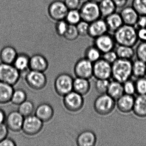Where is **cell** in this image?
<instances>
[{"mask_svg": "<svg viewBox=\"0 0 146 146\" xmlns=\"http://www.w3.org/2000/svg\"><path fill=\"white\" fill-rule=\"evenodd\" d=\"M145 76H146V75H145Z\"/></svg>", "mask_w": 146, "mask_h": 146, "instance_id": "f5cc1de1", "label": "cell"}, {"mask_svg": "<svg viewBox=\"0 0 146 146\" xmlns=\"http://www.w3.org/2000/svg\"><path fill=\"white\" fill-rule=\"evenodd\" d=\"M43 122L35 115L25 117L22 130L28 135L34 136L39 133L42 129Z\"/></svg>", "mask_w": 146, "mask_h": 146, "instance_id": "9c48e42d", "label": "cell"}, {"mask_svg": "<svg viewBox=\"0 0 146 146\" xmlns=\"http://www.w3.org/2000/svg\"><path fill=\"white\" fill-rule=\"evenodd\" d=\"M115 106L116 100L107 94H100L94 102V109L98 114L102 116L111 113Z\"/></svg>", "mask_w": 146, "mask_h": 146, "instance_id": "3957f363", "label": "cell"}, {"mask_svg": "<svg viewBox=\"0 0 146 146\" xmlns=\"http://www.w3.org/2000/svg\"><path fill=\"white\" fill-rule=\"evenodd\" d=\"M118 58L131 60L135 54L133 47L118 45L115 50Z\"/></svg>", "mask_w": 146, "mask_h": 146, "instance_id": "f1b7e54d", "label": "cell"}, {"mask_svg": "<svg viewBox=\"0 0 146 146\" xmlns=\"http://www.w3.org/2000/svg\"><path fill=\"white\" fill-rule=\"evenodd\" d=\"M54 111L52 107L47 103H42L36 108L35 115L43 123L48 122L52 118Z\"/></svg>", "mask_w": 146, "mask_h": 146, "instance_id": "d6986e66", "label": "cell"}, {"mask_svg": "<svg viewBox=\"0 0 146 146\" xmlns=\"http://www.w3.org/2000/svg\"><path fill=\"white\" fill-rule=\"evenodd\" d=\"M79 36L76 25H69L66 32L63 37L68 41H74Z\"/></svg>", "mask_w": 146, "mask_h": 146, "instance_id": "8d00e7d4", "label": "cell"}, {"mask_svg": "<svg viewBox=\"0 0 146 146\" xmlns=\"http://www.w3.org/2000/svg\"><path fill=\"white\" fill-rule=\"evenodd\" d=\"M135 52L137 58L146 63V42H141Z\"/></svg>", "mask_w": 146, "mask_h": 146, "instance_id": "f35d334b", "label": "cell"}, {"mask_svg": "<svg viewBox=\"0 0 146 146\" xmlns=\"http://www.w3.org/2000/svg\"><path fill=\"white\" fill-rule=\"evenodd\" d=\"M74 78L67 73H60L57 76L54 81V89L60 96L64 97L73 90Z\"/></svg>", "mask_w": 146, "mask_h": 146, "instance_id": "8992f818", "label": "cell"}, {"mask_svg": "<svg viewBox=\"0 0 146 146\" xmlns=\"http://www.w3.org/2000/svg\"><path fill=\"white\" fill-rule=\"evenodd\" d=\"M110 82L109 79H97L95 84L96 91L100 94H107Z\"/></svg>", "mask_w": 146, "mask_h": 146, "instance_id": "d590c367", "label": "cell"}, {"mask_svg": "<svg viewBox=\"0 0 146 146\" xmlns=\"http://www.w3.org/2000/svg\"><path fill=\"white\" fill-rule=\"evenodd\" d=\"M135 82L136 93L138 95L146 94V77L137 78Z\"/></svg>", "mask_w": 146, "mask_h": 146, "instance_id": "74e56055", "label": "cell"}, {"mask_svg": "<svg viewBox=\"0 0 146 146\" xmlns=\"http://www.w3.org/2000/svg\"><path fill=\"white\" fill-rule=\"evenodd\" d=\"M14 90L12 85L0 82V104L10 102Z\"/></svg>", "mask_w": 146, "mask_h": 146, "instance_id": "484cf974", "label": "cell"}, {"mask_svg": "<svg viewBox=\"0 0 146 146\" xmlns=\"http://www.w3.org/2000/svg\"><path fill=\"white\" fill-rule=\"evenodd\" d=\"M137 30L138 41L146 42V28H141Z\"/></svg>", "mask_w": 146, "mask_h": 146, "instance_id": "7dc6e473", "label": "cell"}, {"mask_svg": "<svg viewBox=\"0 0 146 146\" xmlns=\"http://www.w3.org/2000/svg\"><path fill=\"white\" fill-rule=\"evenodd\" d=\"M17 146V144L14 140L7 137L0 142V146Z\"/></svg>", "mask_w": 146, "mask_h": 146, "instance_id": "c3c4849f", "label": "cell"}, {"mask_svg": "<svg viewBox=\"0 0 146 146\" xmlns=\"http://www.w3.org/2000/svg\"><path fill=\"white\" fill-rule=\"evenodd\" d=\"M90 1L99 4V3H100L102 1V0H90Z\"/></svg>", "mask_w": 146, "mask_h": 146, "instance_id": "816d5d0a", "label": "cell"}, {"mask_svg": "<svg viewBox=\"0 0 146 146\" xmlns=\"http://www.w3.org/2000/svg\"><path fill=\"white\" fill-rule=\"evenodd\" d=\"M146 63L137 59L132 62V76L136 78L145 76Z\"/></svg>", "mask_w": 146, "mask_h": 146, "instance_id": "f546056e", "label": "cell"}, {"mask_svg": "<svg viewBox=\"0 0 146 146\" xmlns=\"http://www.w3.org/2000/svg\"><path fill=\"white\" fill-rule=\"evenodd\" d=\"M6 115L5 111L0 108V124L4 123L5 121Z\"/></svg>", "mask_w": 146, "mask_h": 146, "instance_id": "f907efd6", "label": "cell"}, {"mask_svg": "<svg viewBox=\"0 0 146 146\" xmlns=\"http://www.w3.org/2000/svg\"><path fill=\"white\" fill-rule=\"evenodd\" d=\"M109 33H114L124 23L119 13L115 12L104 18Z\"/></svg>", "mask_w": 146, "mask_h": 146, "instance_id": "44dd1931", "label": "cell"}, {"mask_svg": "<svg viewBox=\"0 0 146 146\" xmlns=\"http://www.w3.org/2000/svg\"><path fill=\"white\" fill-rule=\"evenodd\" d=\"M137 30L135 26L124 24L113 33L116 44L134 47L138 41Z\"/></svg>", "mask_w": 146, "mask_h": 146, "instance_id": "6da1fadb", "label": "cell"}, {"mask_svg": "<svg viewBox=\"0 0 146 146\" xmlns=\"http://www.w3.org/2000/svg\"><path fill=\"white\" fill-rule=\"evenodd\" d=\"M132 111L139 117H146V94L138 95L135 98Z\"/></svg>", "mask_w": 146, "mask_h": 146, "instance_id": "7402d4cb", "label": "cell"}, {"mask_svg": "<svg viewBox=\"0 0 146 146\" xmlns=\"http://www.w3.org/2000/svg\"><path fill=\"white\" fill-rule=\"evenodd\" d=\"M63 103L68 111L76 112L82 108L84 100L83 96L72 90L64 96Z\"/></svg>", "mask_w": 146, "mask_h": 146, "instance_id": "ba28073f", "label": "cell"}, {"mask_svg": "<svg viewBox=\"0 0 146 146\" xmlns=\"http://www.w3.org/2000/svg\"><path fill=\"white\" fill-rule=\"evenodd\" d=\"M8 129L5 124H0V142L7 136Z\"/></svg>", "mask_w": 146, "mask_h": 146, "instance_id": "bcb514c9", "label": "cell"}, {"mask_svg": "<svg viewBox=\"0 0 146 146\" xmlns=\"http://www.w3.org/2000/svg\"><path fill=\"white\" fill-rule=\"evenodd\" d=\"M65 20L70 25H76L82 20L79 10H69Z\"/></svg>", "mask_w": 146, "mask_h": 146, "instance_id": "d6a6232c", "label": "cell"}, {"mask_svg": "<svg viewBox=\"0 0 146 146\" xmlns=\"http://www.w3.org/2000/svg\"><path fill=\"white\" fill-rule=\"evenodd\" d=\"M81 0H64V3L69 10L79 9Z\"/></svg>", "mask_w": 146, "mask_h": 146, "instance_id": "ee69618b", "label": "cell"}, {"mask_svg": "<svg viewBox=\"0 0 146 146\" xmlns=\"http://www.w3.org/2000/svg\"><path fill=\"white\" fill-rule=\"evenodd\" d=\"M132 76V62L131 60L118 58L112 64L111 77L113 80L123 83Z\"/></svg>", "mask_w": 146, "mask_h": 146, "instance_id": "7a4b0ae2", "label": "cell"}, {"mask_svg": "<svg viewBox=\"0 0 146 146\" xmlns=\"http://www.w3.org/2000/svg\"><path fill=\"white\" fill-rule=\"evenodd\" d=\"M135 27L137 29L146 28V16H139Z\"/></svg>", "mask_w": 146, "mask_h": 146, "instance_id": "f6af8a7d", "label": "cell"}, {"mask_svg": "<svg viewBox=\"0 0 146 146\" xmlns=\"http://www.w3.org/2000/svg\"><path fill=\"white\" fill-rule=\"evenodd\" d=\"M108 32L105 19L100 18L90 23L88 36L93 39Z\"/></svg>", "mask_w": 146, "mask_h": 146, "instance_id": "9a60e30c", "label": "cell"}, {"mask_svg": "<svg viewBox=\"0 0 146 146\" xmlns=\"http://www.w3.org/2000/svg\"><path fill=\"white\" fill-rule=\"evenodd\" d=\"M81 1H82V0H81Z\"/></svg>", "mask_w": 146, "mask_h": 146, "instance_id": "db71d44e", "label": "cell"}, {"mask_svg": "<svg viewBox=\"0 0 146 146\" xmlns=\"http://www.w3.org/2000/svg\"><path fill=\"white\" fill-rule=\"evenodd\" d=\"M48 67V61L43 55L36 54L30 57V70L44 72Z\"/></svg>", "mask_w": 146, "mask_h": 146, "instance_id": "e0dca14e", "label": "cell"}, {"mask_svg": "<svg viewBox=\"0 0 146 146\" xmlns=\"http://www.w3.org/2000/svg\"><path fill=\"white\" fill-rule=\"evenodd\" d=\"M94 44L102 53L114 50L116 42L113 35L107 33L94 39Z\"/></svg>", "mask_w": 146, "mask_h": 146, "instance_id": "4fadbf2b", "label": "cell"}, {"mask_svg": "<svg viewBox=\"0 0 146 146\" xmlns=\"http://www.w3.org/2000/svg\"><path fill=\"white\" fill-rule=\"evenodd\" d=\"M68 11L64 1L55 0L48 6V13L51 19L57 22L65 19Z\"/></svg>", "mask_w": 146, "mask_h": 146, "instance_id": "30bf717a", "label": "cell"}, {"mask_svg": "<svg viewBox=\"0 0 146 146\" xmlns=\"http://www.w3.org/2000/svg\"><path fill=\"white\" fill-rule=\"evenodd\" d=\"M135 97L134 96L124 94L116 100L118 110L123 113H127L133 110Z\"/></svg>", "mask_w": 146, "mask_h": 146, "instance_id": "2e32d148", "label": "cell"}, {"mask_svg": "<svg viewBox=\"0 0 146 146\" xmlns=\"http://www.w3.org/2000/svg\"><path fill=\"white\" fill-rule=\"evenodd\" d=\"M99 6L101 17L104 18L116 12L117 9L112 0H102Z\"/></svg>", "mask_w": 146, "mask_h": 146, "instance_id": "83f0119b", "label": "cell"}, {"mask_svg": "<svg viewBox=\"0 0 146 146\" xmlns=\"http://www.w3.org/2000/svg\"><path fill=\"white\" fill-rule=\"evenodd\" d=\"M78 10L82 20L89 23L101 18L99 4L90 0H86L81 4Z\"/></svg>", "mask_w": 146, "mask_h": 146, "instance_id": "277c9868", "label": "cell"}, {"mask_svg": "<svg viewBox=\"0 0 146 146\" xmlns=\"http://www.w3.org/2000/svg\"><path fill=\"white\" fill-rule=\"evenodd\" d=\"M17 54V50L13 47L5 46L0 51V60L2 63L13 64Z\"/></svg>", "mask_w": 146, "mask_h": 146, "instance_id": "603a6c76", "label": "cell"}, {"mask_svg": "<svg viewBox=\"0 0 146 146\" xmlns=\"http://www.w3.org/2000/svg\"><path fill=\"white\" fill-rule=\"evenodd\" d=\"M90 89V84L89 79L77 77L74 78L73 91L83 96L88 93Z\"/></svg>", "mask_w": 146, "mask_h": 146, "instance_id": "cb8c5ba5", "label": "cell"}, {"mask_svg": "<svg viewBox=\"0 0 146 146\" xmlns=\"http://www.w3.org/2000/svg\"><path fill=\"white\" fill-rule=\"evenodd\" d=\"M27 94L24 90L17 89L13 91L11 102L14 105L19 106L27 100Z\"/></svg>", "mask_w": 146, "mask_h": 146, "instance_id": "836d02e7", "label": "cell"}, {"mask_svg": "<svg viewBox=\"0 0 146 146\" xmlns=\"http://www.w3.org/2000/svg\"><path fill=\"white\" fill-rule=\"evenodd\" d=\"M25 80L29 87L35 90H40L45 88L47 80L44 72L30 70L26 72Z\"/></svg>", "mask_w": 146, "mask_h": 146, "instance_id": "52a82bcc", "label": "cell"}, {"mask_svg": "<svg viewBox=\"0 0 146 146\" xmlns=\"http://www.w3.org/2000/svg\"><path fill=\"white\" fill-rule=\"evenodd\" d=\"M117 8H122L126 6L128 0H112Z\"/></svg>", "mask_w": 146, "mask_h": 146, "instance_id": "681fc988", "label": "cell"}, {"mask_svg": "<svg viewBox=\"0 0 146 146\" xmlns=\"http://www.w3.org/2000/svg\"><path fill=\"white\" fill-rule=\"evenodd\" d=\"M111 75L112 64L102 58L93 63V76L96 79H109Z\"/></svg>", "mask_w": 146, "mask_h": 146, "instance_id": "8fae6325", "label": "cell"}, {"mask_svg": "<svg viewBox=\"0 0 146 146\" xmlns=\"http://www.w3.org/2000/svg\"><path fill=\"white\" fill-rule=\"evenodd\" d=\"M102 58L112 64L118 58L115 51L113 50L102 54Z\"/></svg>", "mask_w": 146, "mask_h": 146, "instance_id": "7bdbcfd3", "label": "cell"}, {"mask_svg": "<svg viewBox=\"0 0 146 146\" xmlns=\"http://www.w3.org/2000/svg\"><path fill=\"white\" fill-rule=\"evenodd\" d=\"M102 53L94 45L88 47L84 52V58L94 63L101 58Z\"/></svg>", "mask_w": 146, "mask_h": 146, "instance_id": "4dcf8cb0", "label": "cell"}, {"mask_svg": "<svg viewBox=\"0 0 146 146\" xmlns=\"http://www.w3.org/2000/svg\"><path fill=\"white\" fill-rule=\"evenodd\" d=\"M69 25L65 19L57 21L55 25V30L57 35L63 37L67 31Z\"/></svg>", "mask_w": 146, "mask_h": 146, "instance_id": "ab89813d", "label": "cell"}, {"mask_svg": "<svg viewBox=\"0 0 146 146\" xmlns=\"http://www.w3.org/2000/svg\"><path fill=\"white\" fill-rule=\"evenodd\" d=\"M107 94L115 100H117L124 94L123 83L114 80L110 82Z\"/></svg>", "mask_w": 146, "mask_h": 146, "instance_id": "4316f807", "label": "cell"}, {"mask_svg": "<svg viewBox=\"0 0 146 146\" xmlns=\"http://www.w3.org/2000/svg\"><path fill=\"white\" fill-rule=\"evenodd\" d=\"M124 24L135 26L139 15L132 6H125L119 13Z\"/></svg>", "mask_w": 146, "mask_h": 146, "instance_id": "ac0fdd59", "label": "cell"}, {"mask_svg": "<svg viewBox=\"0 0 146 146\" xmlns=\"http://www.w3.org/2000/svg\"><path fill=\"white\" fill-rule=\"evenodd\" d=\"M124 93L127 94L134 95L136 93L135 82L130 79L127 80L123 83Z\"/></svg>", "mask_w": 146, "mask_h": 146, "instance_id": "b9f144b4", "label": "cell"}, {"mask_svg": "<svg viewBox=\"0 0 146 146\" xmlns=\"http://www.w3.org/2000/svg\"><path fill=\"white\" fill-rule=\"evenodd\" d=\"M131 6L139 16H146V0H132Z\"/></svg>", "mask_w": 146, "mask_h": 146, "instance_id": "e575fe53", "label": "cell"}, {"mask_svg": "<svg viewBox=\"0 0 146 146\" xmlns=\"http://www.w3.org/2000/svg\"><path fill=\"white\" fill-rule=\"evenodd\" d=\"M89 25V23L82 20L76 25L79 36H88Z\"/></svg>", "mask_w": 146, "mask_h": 146, "instance_id": "60d3db41", "label": "cell"}, {"mask_svg": "<svg viewBox=\"0 0 146 146\" xmlns=\"http://www.w3.org/2000/svg\"><path fill=\"white\" fill-rule=\"evenodd\" d=\"M24 118L18 111H12L6 116L5 124L8 129L13 132H19L22 129Z\"/></svg>", "mask_w": 146, "mask_h": 146, "instance_id": "5bb4252c", "label": "cell"}, {"mask_svg": "<svg viewBox=\"0 0 146 146\" xmlns=\"http://www.w3.org/2000/svg\"><path fill=\"white\" fill-rule=\"evenodd\" d=\"M20 74L13 64L0 63V82L14 86L19 81Z\"/></svg>", "mask_w": 146, "mask_h": 146, "instance_id": "5b68a950", "label": "cell"}, {"mask_svg": "<svg viewBox=\"0 0 146 146\" xmlns=\"http://www.w3.org/2000/svg\"><path fill=\"white\" fill-rule=\"evenodd\" d=\"M30 59L27 54H18L13 64L20 73L25 72L29 70Z\"/></svg>", "mask_w": 146, "mask_h": 146, "instance_id": "d4e9b609", "label": "cell"}, {"mask_svg": "<svg viewBox=\"0 0 146 146\" xmlns=\"http://www.w3.org/2000/svg\"><path fill=\"white\" fill-rule=\"evenodd\" d=\"M96 141L97 137L95 133L90 130L82 131L76 138V144L78 146H94Z\"/></svg>", "mask_w": 146, "mask_h": 146, "instance_id": "ffe728a7", "label": "cell"}, {"mask_svg": "<svg viewBox=\"0 0 146 146\" xmlns=\"http://www.w3.org/2000/svg\"><path fill=\"white\" fill-rule=\"evenodd\" d=\"M74 72L77 77L90 79L93 76V63L84 57L80 58L75 64Z\"/></svg>", "mask_w": 146, "mask_h": 146, "instance_id": "7c38bea8", "label": "cell"}, {"mask_svg": "<svg viewBox=\"0 0 146 146\" xmlns=\"http://www.w3.org/2000/svg\"><path fill=\"white\" fill-rule=\"evenodd\" d=\"M35 110V105L32 101L26 100L19 106L18 111L24 117L32 114Z\"/></svg>", "mask_w": 146, "mask_h": 146, "instance_id": "1f68e13d", "label": "cell"}]
</instances>
